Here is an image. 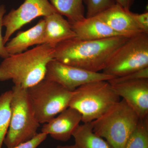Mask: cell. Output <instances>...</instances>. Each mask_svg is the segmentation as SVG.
I'll return each mask as SVG.
<instances>
[{
    "label": "cell",
    "instance_id": "ba28073f",
    "mask_svg": "<svg viewBox=\"0 0 148 148\" xmlns=\"http://www.w3.org/2000/svg\"><path fill=\"white\" fill-rule=\"evenodd\" d=\"M103 73H95L66 65L55 59L48 64L45 79L58 83L73 92L86 84L115 78Z\"/></svg>",
    "mask_w": 148,
    "mask_h": 148
},
{
    "label": "cell",
    "instance_id": "e0dca14e",
    "mask_svg": "<svg viewBox=\"0 0 148 148\" xmlns=\"http://www.w3.org/2000/svg\"><path fill=\"white\" fill-rule=\"evenodd\" d=\"M58 13L66 16L71 24L86 18L84 0H49Z\"/></svg>",
    "mask_w": 148,
    "mask_h": 148
},
{
    "label": "cell",
    "instance_id": "484cf974",
    "mask_svg": "<svg viewBox=\"0 0 148 148\" xmlns=\"http://www.w3.org/2000/svg\"><path fill=\"white\" fill-rule=\"evenodd\" d=\"M56 148H79L75 144L73 145H58Z\"/></svg>",
    "mask_w": 148,
    "mask_h": 148
},
{
    "label": "cell",
    "instance_id": "8992f818",
    "mask_svg": "<svg viewBox=\"0 0 148 148\" xmlns=\"http://www.w3.org/2000/svg\"><path fill=\"white\" fill-rule=\"evenodd\" d=\"M27 89L40 124L46 123L69 108L73 92L58 83L45 79Z\"/></svg>",
    "mask_w": 148,
    "mask_h": 148
},
{
    "label": "cell",
    "instance_id": "9a60e30c",
    "mask_svg": "<svg viewBox=\"0 0 148 148\" xmlns=\"http://www.w3.org/2000/svg\"><path fill=\"white\" fill-rule=\"evenodd\" d=\"M45 28V21L43 18L31 29L18 32L6 44V48L10 55L22 53L32 46L41 45Z\"/></svg>",
    "mask_w": 148,
    "mask_h": 148
},
{
    "label": "cell",
    "instance_id": "30bf717a",
    "mask_svg": "<svg viewBox=\"0 0 148 148\" xmlns=\"http://www.w3.org/2000/svg\"><path fill=\"white\" fill-rule=\"evenodd\" d=\"M111 85L140 119L148 117V79Z\"/></svg>",
    "mask_w": 148,
    "mask_h": 148
},
{
    "label": "cell",
    "instance_id": "7a4b0ae2",
    "mask_svg": "<svg viewBox=\"0 0 148 148\" xmlns=\"http://www.w3.org/2000/svg\"><path fill=\"white\" fill-rule=\"evenodd\" d=\"M54 52V48L44 44L10 56L0 64V82L11 80L14 85L25 88L34 86L44 79Z\"/></svg>",
    "mask_w": 148,
    "mask_h": 148
},
{
    "label": "cell",
    "instance_id": "ac0fdd59",
    "mask_svg": "<svg viewBox=\"0 0 148 148\" xmlns=\"http://www.w3.org/2000/svg\"><path fill=\"white\" fill-rule=\"evenodd\" d=\"M125 148H148V117L139 119Z\"/></svg>",
    "mask_w": 148,
    "mask_h": 148
},
{
    "label": "cell",
    "instance_id": "8fae6325",
    "mask_svg": "<svg viewBox=\"0 0 148 148\" xmlns=\"http://www.w3.org/2000/svg\"><path fill=\"white\" fill-rule=\"evenodd\" d=\"M82 120V115L73 108H67L49 121L45 123L41 132L53 139L66 142L71 139Z\"/></svg>",
    "mask_w": 148,
    "mask_h": 148
},
{
    "label": "cell",
    "instance_id": "5bb4252c",
    "mask_svg": "<svg viewBox=\"0 0 148 148\" xmlns=\"http://www.w3.org/2000/svg\"><path fill=\"white\" fill-rule=\"evenodd\" d=\"M71 25L76 37L80 40H94L121 36L96 16L86 17Z\"/></svg>",
    "mask_w": 148,
    "mask_h": 148
},
{
    "label": "cell",
    "instance_id": "cb8c5ba5",
    "mask_svg": "<svg viewBox=\"0 0 148 148\" xmlns=\"http://www.w3.org/2000/svg\"><path fill=\"white\" fill-rule=\"evenodd\" d=\"M133 16L137 24L143 33L148 34V12L142 14L133 13Z\"/></svg>",
    "mask_w": 148,
    "mask_h": 148
},
{
    "label": "cell",
    "instance_id": "603a6c76",
    "mask_svg": "<svg viewBox=\"0 0 148 148\" xmlns=\"http://www.w3.org/2000/svg\"><path fill=\"white\" fill-rule=\"evenodd\" d=\"M5 6L4 5H0V57L5 59L10 56L8 52L5 44L4 43L3 37L2 34V30L3 18L6 13Z\"/></svg>",
    "mask_w": 148,
    "mask_h": 148
},
{
    "label": "cell",
    "instance_id": "d6986e66",
    "mask_svg": "<svg viewBox=\"0 0 148 148\" xmlns=\"http://www.w3.org/2000/svg\"><path fill=\"white\" fill-rule=\"evenodd\" d=\"M12 97V90L3 92L0 95V148L2 147L9 127Z\"/></svg>",
    "mask_w": 148,
    "mask_h": 148
},
{
    "label": "cell",
    "instance_id": "6da1fadb",
    "mask_svg": "<svg viewBox=\"0 0 148 148\" xmlns=\"http://www.w3.org/2000/svg\"><path fill=\"white\" fill-rule=\"evenodd\" d=\"M129 38L119 36L88 40L75 37L55 47L54 59L66 65L99 73L106 68L115 52Z\"/></svg>",
    "mask_w": 148,
    "mask_h": 148
},
{
    "label": "cell",
    "instance_id": "3957f363",
    "mask_svg": "<svg viewBox=\"0 0 148 148\" xmlns=\"http://www.w3.org/2000/svg\"><path fill=\"white\" fill-rule=\"evenodd\" d=\"M120 98L108 81H96L73 91L69 107L79 112L84 123H88L106 114Z\"/></svg>",
    "mask_w": 148,
    "mask_h": 148
},
{
    "label": "cell",
    "instance_id": "52a82bcc",
    "mask_svg": "<svg viewBox=\"0 0 148 148\" xmlns=\"http://www.w3.org/2000/svg\"><path fill=\"white\" fill-rule=\"evenodd\" d=\"M148 67V34L129 37L116 51L102 73L117 77Z\"/></svg>",
    "mask_w": 148,
    "mask_h": 148
},
{
    "label": "cell",
    "instance_id": "5b68a950",
    "mask_svg": "<svg viewBox=\"0 0 148 148\" xmlns=\"http://www.w3.org/2000/svg\"><path fill=\"white\" fill-rule=\"evenodd\" d=\"M139 119L137 114L123 99L90 123L93 132L106 139L112 148H125Z\"/></svg>",
    "mask_w": 148,
    "mask_h": 148
},
{
    "label": "cell",
    "instance_id": "ffe728a7",
    "mask_svg": "<svg viewBox=\"0 0 148 148\" xmlns=\"http://www.w3.org/2000/svg\"><path fill=\"white\" fill-rule=\"evenodd\" d=\"M86 6V18L97 16L116 3L114 0H84Z\"/></svg>",
    "mask_w": 148,
    "mask_h": 148
},
{
    "label": "cell",
    "instance_id": "9c48e42d",
    "mask_svg": "<svg viewBox=\"0 0 148 148\" xmlns=\"http://www.w3.org/2000/svg\"><path fill=\"white\" fill-rule=\"evenodd\" d=\"M57 12L49 0H25L18 8L12 9L3 18V26L5 27L3 37L5 44L17 30L35 18L45 17Z\"/></svg>",
    "mask_w": 148,
    "mask_h": 148
},
{
    "label": "cell",
    "instance_id": "44dd1931",
    "mask_svg": "<svg viewBox=\"0 0 148 148\" xmlns=\"http://www.w3.org/2000/svg\"><path fill=\"white\" fill-rule=\"evenodd\" d=\"M143 79H148V67L132 72L123 76L117 77L109 80L108 81L111 84H114Z\"/></svg>",
    "mask_w": 148,
    "mask_h": 148
},
{
    "label": "cell",
    "instance_id": "7402d4cb",
    "mask_svg": "<svg viewBox=\"0 0 148 148\" xmlns=\"http://www.w3.org/2000/svg\"><path fill=\"white\" fill-rule=\"evenodd\" d=\"M48 135L44 132L38 133L31 140L21 143L12 148H37L47 138Z\"/></svg>",
    "mask_w": 148,
    "mask_h": 148
},
{
    "label": "cell",
    "instance_id": "277c9868",
    "mask_svg": "<svg viewBox=\"0 0 148 148\" xmlns=\"http://www.w3.org/2000/svg\"><path fill=\"white\" fill-rule=\"evenodd\" d=\"M12 90L10 123L3 143L7 148L13 147L34 137L40 125L27 88L14 85Z\"/></svg>",
    "mask_w": 148,
    "mask_h": 148
},
{
    "label": "cell",
    "instance_id": "7c38bea8",
    "mask_svg": "<svg viewBox=\"0 0 148 148\" xmlns=\"http://www.w3.org/2000/svg\"><path fill=\"white\" fill-rule=\"evenodd\" d=\"M95 16L121 36L130 37L143 33L135 21L133 12L117 4H115Z\"/></svg>",
    "mask_w": 148,
    "mask_h": 148
},
{
    "label": "cell",
    "instance_id": "2e32d148",
    "mask_svg": "<svg viewBox=\"0 0 148 148\" xmlns=\"http://www.w3.org/2000/svg\"><path fill=\"white\" fill-rule=\"evenodd\" d=\"M73 137L79 148H112L107 141L93 132L90 123L80 125Z\"/></svg>",
    "mask_w": 148,
    "mask_h": 148
},
{
    "label": "cell",
    "instance_id": "4fadbf2b",
    "mask_svg": "<svg viewBox=\"0 0 148 148\" xmlns=\"http://www.w3.org/2000/svg\"><path fill=\"white\" fill-rule=\"evenodd\" d=\"M43 18L45 28L41 45L47 44L55 48L60 43L76 37L71 24L58 12Z\"/></svg>",
    "mask_w": 148,
    "mask_h": 148
},
{
    "label": "cell",
    "instance_id": "d4e9b609",
    "mask_svg": "<svg viewBox=\"0 0 148 148\" xmlns=\"http://www.w3.org/2000/svg\"><path fill=\"white\" fill-rule=\"evenodd\" d=\"M116 3L119 5L123 8L130 10L135 0H114Z\"/></svg>",
    "mask_w": 148,
    "mask_h": 148
}]
</instances>
